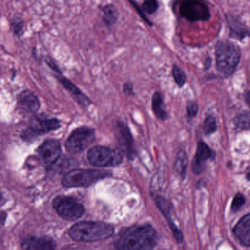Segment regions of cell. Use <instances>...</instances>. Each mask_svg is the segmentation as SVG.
<instances>
[{
	"label": "cell",
	"mask_w": 250,
	"mask_h": 250,
	"mask_svg": "<svg viewBox=\"0 0 250 250\" xmlns=\"http://www.w3.org/2000/svg\"><path fill=\"white\" fill-rule=\"evenodd\" d=\"M2 194H1V193H0V204H1V203H2Z\"/></svg>",
	"instance_id": "obj_33"
},
{
	"label": "cell",
	"mask_w": 250,
	"mask_h": 250,
	"mask_svg": "<svg viewBox=\"0 0 250 250\" xmlns=\"http://www.w3.org/2000/svg\"><path fill=\"white\" fill-rule=\"evenodd\" d=\"M18 107L26 113H35L40 108V102L34 93L24 90L18 96Z\"/></svg>",
	"instance_id": "obj_12"
},
{
	"label": "cell",
	"mask_w": 250,
	"mask_h": 250,
	"mask_svg": "<svg viewBox=\"0 0 250 250\" xmlns=\"http://www.w3.org/2000/svg\"><path fill=\"white\" fill-rule=\"evenodd\" d=\"M124 93L126 95H132L134 93L133 92V86L132 84L130 83H125L124 84Z\"/></svg>",
	"instance_id": "obj_29"
},
{
	"label": "cell",
	"mask_w": 250,
	"mask_h": 250,
	"mask_svg": "<svg viewBox=\"0 0 250 250\" xmlns=\"http://www.w3.org/2000/svg\"><path fill=\"white\" fill-rule=\"evenodd\" d=\"M215 152L203 142L197 145V151L192 163V169L194 173L199 175L206 169V162L209 159H214Z\"/></svg>",
	"instance_id": "obj_11"
},
{
	"label": "cell",
	"mask_w": 250,
	"mask_h": 250,
	"mask_svg": "<svg viewBox=\"0 0 250 250\" xmlns=\"http://www.w3.org/2000/svg\"><path fill=\"white\" fill-rule=\"evenodd\" d=\"M172 76H173L174 80H175L177 85L180 87H184L187 77H186V74H184V71L177 65H174L172 67Z\"/></svg>",
	"instance_id": "obj_24"
},
{
	"label": "cell",
	"mask_w": 250,
	"mask_h": 250,
	"mask_svg": "<svg viewBox=\"0 0 250 250\" xmlns=\"http://www.w3.org/2000/svg\"><path fill=\"white\" fill-rule=\"evenodd\" d=\"M61 127V124L55 118H34L31 122L30 129L39 134L55 131Z\"/></svg>",
	"instance_id": "obj_15"
},
{
	"label": "cell",
	"mask_w": 250,
	"mask_h": 250,
	"mask_svg": "<svg viewBox=\"0 0 250 250\" xmlns=\"http://www.w3.org/2000/svg\"><path fill=\"white\" fill-rule=\"evenodd\" d=\"M203 132L206 135H210L216 132L217 129V122L213 115H208L203 123Z\"/></svg>",
	"instance_id": "obj_23"
},
{
	"label": "cell",
	"mask_w": 250,
	"mask_h": 250,
	"mask_svg": "<svg viewBox=\"0 0 250 250\" xmlns=\"http://www.w3.org/2000/svg\"><path fill=\"white\" fill-rule=\"evenodd\" d=\"M156 204L158 208H159V210L165 215V217L167 218L168 222H169L171 229H172V232H173L174 236H175V238H176L178 242H181L183 240L182 234H181V231L177 228L176 225L174 223L172 218H171L172 210V205L166 199L161 197H158L156 199Z\"/></svg>",
	"instance_id": "obj_14"
},
{
	"label": "cell",
	"mask_w": 250,
	"mask_h": 250,
	"mask_svg": "<svg viewBox=\"0 0 250 250\" xmlns=\"http://www.w3.org/2000/svg\"><path fill=\"white\" fill-rule=\"evenodd\" d=\"M198 105L196 102H189L187 106V115L189 118H194L198 113Z\"/></svg>",
	"instance_id": "obj_27"
},
{
	"label": "cell",
	"mask_w": 250,
	"mask_h": 250,
	"mask_svg": "<svg viewBox=\"0 0 250 250\" xmlns=\"http://www.w3.org/2000/svg\"><path fill=\"white\" fill-rule=\"evenodd\" d=\"M210 65H211V59L210 57L206 59V62H205V69H208L210 68Z\"/></svg>",
	"instance_id": "obj_32"
},
{
	"label": "cell",
	"mask_w": 250,
	"mask_h": 250,
	"mask_svg": "<svg viewBox=\"0 0 250 250\" xmlns=\"http://www.w3.org/2000/svg\"><path fill=\"white\" fill-rule=\"evenodd\" d=\"M103 20L108 25H113L118 18V12L113 5H107L102 10Z\"/></svg>",
	"instance_id": "obj_21"
},
{
	"label": "cell",
	"mask_w": 250,
	"mask_h": 250,
	"mask_svg": "<svg viewBox=\"0 0 250 250\" xmlns=\"http://www.w3.org/2000/svg\"><path fill=\"white\" fill-rule=\"evenodd\" d=\"M228 21L230 30L231 37L242 40L248 36L249 32L247 27L244 23L240 21L239 19L231 16L228 17Z\"/></svg>",
	"instance_id": "obj_17"
},
{
	"label": "cell",
	"mask_w": 250,
	"mask_h": 250,
	"mask_svg": "<svg viewBox=\"0 0 250 250\" xmlns=\"http://www.w3.org/2000/svg\"><path fill=\"white\" fill-rule=\"evenodd\" d=\"M233 232L240 242L249 247L250 244V215L243 216L233 228Z\"/></svg>",
	"instance_id": "obj_16"
},
{
	"label": "cell",
	"mask_w": 250,
	"mask_h": 250,
	"mask_svg": "<svg viewBox=\"0 0 250 250\" xmlns=\"http://www.w3.org/2000/svg\"><path fill=\"white\" fill-rule=\"evenodd\" d=\"M95 139L96 132L93 128L81 127L71 133L65 143V147L70 153H81L94 142Z\"/></svg>",
	"instance_id": "obj_7"
},
{
	"label": "cell",
	"mask_w": 250,
	"mask_h": 250,
	"mask_svg": "<svg viewBox=\"0 0 250 250\" xmlns=\"http://www.w3.org/2000/svg\"><path fill=\"white\" fill-rule=\"evenodd\" d=\"M235 126L240 130H249L250 128V112L243 111L236 115L235 120Z\"/></svg>",
	"instance_id": "obj_22"
},
{
	"label": "cell",
	"mask_w": 250,
	"mask_h": 250,
	"mask_svg": "<svg viewBox=\"0 0 250 250\" xmlns=\"http://www.w3.org/2000/svg\"><path fill=\"white\" fill-rule=\"evenodd\" d=\"M244 203H245V197L241 193H238L232 200L231 209H232V211L235 213L241 208Z\"/></svg>",
	"instance_id": "obj_26"
},
{
	"label": "cell",
	"mask_w": 250,
	"mask_h": 250,
	"mask_svg": "<svg viewBox=\"0 0 250 250\" xmlns=\"http://www.w3.org/2000/svg\"><path fill=\"white\" fill-rule=\"evenodd\" d=\"M159 2L155 0H147L143 2V11L148 14H153L159 9Z\"/></svg>",
	"instance_id": "obj_25"
},
{
	"label": "cell",
	"mask_w": 250,
	"mask_h": 250,
	"mask_svg": "<svg viewBox=\"0 0 250 250\" xmlns=\"http://www.w3.org/2000/svg\"><path fill=\"white\" fill-rule=\"evenodd\" d=\"M131 3L133 5H134V8H136V10H137V11H138L139 14H140V16H141L142 17H143V19H144L145 20H146V22L148 23V24H150L151 25V22H150V21H149L148 20H147V17H146V15H143V14H142V10L140 9V8H139L138 5H137V4L135 3V2H131Z\"/></svg>",
	"instance_id": "obj_30"
},
{
	"label": "cell",
	"mask_w": 250,
	"mask_h": 250,
	"mask_svg": "<svg viewBox=\"0 0 250 250\" xmlns=\"http://www.w3.org/2000/svg\"><path fill=\"white\" fill-rule=\"evenodd\" d=\"M123 158V153L119 150L102 146H94L87 153V159L90 163L99 167L118 166L122 163Z\"/></svg>",
	"instance_id": "obj_5"
},
{
	"label": "cell",
	"mask_w": 250,
	"mask_h": 250,
	"mask_svg": "<svg viewBox=\"0 0 250 250\" xmlns=\"http://www.w3.org/2000/svg\"><path fill=\"white\" fill-rule=\"evenodd\" d=\"M188 163V159L187 153L184 150H181V151L178 152L174 168L179 175L184 177L185 176L186 170H187Z\"/></svg>",
	"instance_id": "obj_20"
},
{
	"label": "cell",
	"mask_w": 250,
	"mask_h": 250,
	"mask_svg": "<svg viewBox=\"0 0 250 250\" xmlns=\"http://www.w3.org/2000/svg\"><path fill=\"white\" fill-rule=\"evenodd\" d=\"M114 134L120 147V151L129 159H134L137 154L134 139L129 128L123 121H116L113 124Z\"/></svg>",
	"instance_id": "obj_8"
},
{
	"label": "cell",
	"mask_w": 250,
	"mask_h": 250,
	"mask_svg": "<svg viewBox=\"0 0 250 250\" xmlns=\"http://www.w3.org/2000/svg\"><path fill=\"white\" fill-rule=\"evenodd\" d=\"M156 243L157 233L150 225H137L122 231L115 247L118 250H151Z\"/></svg>",
	"instance_id": "obj_1"
},
{
	"label": "cell",
	"mask_w": 250,
	"mask_h": 250,
	"mask_svg": "<svg viewBox=\"0 0 250 250\" xmlns=\"http://www.w3.org/2000/svg\"><path fill=\"white\" fill-rule=\"evenodd\" d=\"M53 206L59 216L65 220H77L85 211L84 206L75 199L64 196L56 197L54 200Z\"/></svg>",
	"instance_id": "obj_6"
},
{
	"label": "cell",
	"mask_w": 250,
	"mask_h": 250,
	"mask_svg": "<svg viewBox=\"0 0 250 250\" xmlns=\"http://www.w3.org/2000/svg\"><path fill=\"white\" fill-rule=\"evenodd\" d=\"M180 14L190 21H206L210 17L208 7L200 1H184L179 8Z\"/></svg>",
	"instance_id": "obj_9"
},
{
	"label": "cell",
	"mask_w": 250,
	"mask_h": 250,
	"mask_svg": "<svg viewBox=\"0 0 250 250\" xmlns=\"http://www.w3.org/2000/svg\"><path fill=\"white\" fill-rule=\"evenodd\" d=\"M13 27L16 34L20 35L23 28V21L20 19H17L13 21Z\"/></svg>",
	"instance_id": "obj_28"
},
{
	"label": "cell",
	"mask_w": 250,
	"mask_h": 250,
	"mask_svg": "<svg viewBox=\"0 0 250 250\" xmlns=\"http://www.w3.org/2000/svg\"><path fill=\"white\" fill-rule=\"evenodd\" d=\"M114 228L103 222H80L70 229L72 239L80 242H93L112 236Z\"/></svg>",
	"instance_id": "obj_3"
},
{
	"label": "cell",
	"mask_w": 250,
	"mask_h": 250,
	"mask_svg": "<svg viewBox=\"0 0 250 250\" xmlns=\"http://www.w3.org/2000/svg\"><path fill=\"white\" fill-rule=\"evenodd\" d=\"M216 69L222 77H229L236 71L241 59V50L229 41H219L215 47Z\"/></svg>",
	"instance_id": "obj_2"
},
{
	"label": "cell",
	"mask_w": 250,
	"mask_h": 250,
	"mask_svg": "<svg viewBox=\"0 0 250 250\" xmlns=\"http://www.w3.org/2000/svg\"><path fill=\"white\" fill-rule=\"evenodd\" d=\"M110 175L108 171L98 169H73L67 172L62 180V184L66 188L85 187L94 184L99 180Z\"/></svg>",
	"instance_id": "obj_4"
},
{
	"label": "cell",
	"mask_w": 250,
	"mask_h": 250,
	"mask_svg": "<svg viewBox=\"0 0 250 250\" xmlns=\"http://www.w3.org/2000/svg\"><path fill=\"white\" fill-rule=\"evenodd\" d=\"M61 144L55 140H46L38 149L39 159L42 165L46 167L55 165L61 158Z\"/></svg>",
	"instance_id": "obj_10"
},
{
	"label": "cell",
	"mask_w": 250,
	"mask_h": 250,
	"mask_svg": "<svg viewBox=\"0 0 250 250\" xmlns=\"http://www.w3.org/2000/svg\"><path fill=\"white\" fill-rule=\"evenodd\" d=\"M6 217V213H4V212H0V226H2L5 224Z\"/></svg>",
	"instance_id": "obj_31"
},
{
	"label": "cell",
	"mask_w": 250,
	"mask_h": 250,
	"mask_svg": "<svg viewBox=\"0 0 250 250\" xmlns=\"http://www.w3.org/2000/svg\"><path fill=\"white\" fill-rule=\"evenodd\" d=\"M152 109L156 118L162 121L167 119L168 114L165 109L163 99L159 92H156L152 98Z\"/></svg>",
	"instance_id": "obj_19"
},
{
	"label": "cell",
	"mask_w": 250,
	"mask_h": 250,
	"mask_svg": "<svg viewBox=\"0 0 250 250\" xmlns=\"http://www.w3.org/2000/svg\"><path fill=\"white\" fill-rule=\"evenodd\" d=\"M59 81L77 99V100L78 101L79 103L82 106L86 107V106H88L90 104L91 102H90V99L84 93H82L79 90L78 87H76L69 80H67L66 78H64V77H60Z\"/></svg>",
	"instance_id": "obj_18"
},
{
	"label": "cell",
	"mask_w": 250,
	"mask_h": 250,
	"mask_svg": "<svg viewBox=\"0 0 250 250\" xmlns=\"http://www.w3.org/2000/svg\"><path fill=\"white\" fill-rule=\"evenodd\" d=\"M24 250H55V242L44 237H30L22 242Z\"/></svg>",
	"instance_id": "obj_13"
}]
</instances>
